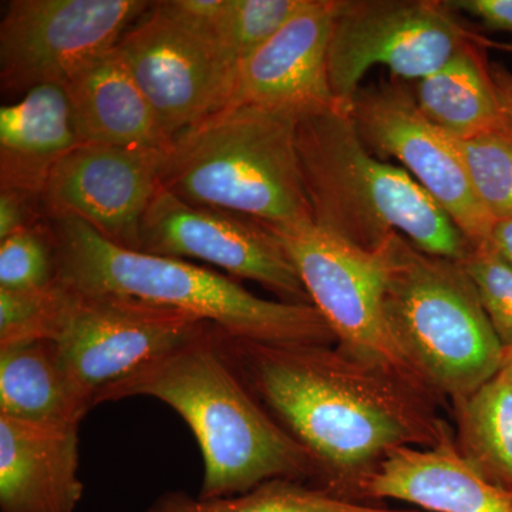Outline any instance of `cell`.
<instances>
[{
	"label": "cell",
	"mask_w": 512,
	"mask_h": 512,
	"mask_svg": "<svg viewBox=\"0 0 512 512\" xmlns=\"http://www.w3.org/2000/svg\"><path fill=\"white\" fill-rule=\"evenodd\" d=\"M57 279L56 248L49 220L0 241V289L33 291Z\"/></svg>",
	"instance_id": "4316f807"
},
{
	"label": "cell",
	"mask_w": 512,
	"mask_h": 512,
	"mask_svg": "<svg viewBox=\"0 0 512 512\" xmlns=\"http://www.w3.org/2000/svg\"><path fill=\"white\" fill-rule=\"evenodd\" d=\"M383 508L346 500L316 485L279 478L248 493L211 500L184 491H167L141 512H377Z\"/></svg>",
	"instance_id": "603a6c76"
},
{
	"label": "cell",
	"mask_w": 512,
	"mask_h": 512,
	"mask_svg": "<svg viewBox=\"0 0 512 512\" xmlns=\"http://www.w3.org/2000/svg\"><path fill=\"white\" fill-rule=\"evenodd\" d=\"M114 49L171 140L224 106L232 72L220 50L154 3Z\"/></svg>",
	"instance_id": "4fadbf2b"
},
{
	"label": "cell",
	"mask_w": 512,
	"mask_h": 512,
	"mask_svg": "<svg viewBox=\"0 0 512 512\" xmlns=\"http://www.w3.org/2000/svg\"><path fill=\"white\" fill-rule=\"evenodd\" d=\"M138 251L184 261L200 259L264 286L282 302L312 305L284 247L265 225L192 205L161 184L141 221Z\"/></svg>",
	"instance_id": "8fae6325"
},
{
	"label": "cell",
	"mask_w": 512,
	"mask_h": 512,
	"mask_svg": "<svg viewBox=\"0 0 512 512\" xmlns=\"http://www.w3.org/2000/svg\"><path fill=\"white\" fill-rule=\"evenodd\" d=\"M153 397L190 427L204 461L198 497H234L272 480L315 485L312 458L266 412L220 348L215 326L104 387L94 407Z\"/></svg>",
	"instance_id": "7a4b0ae2"
},
{
	"label": "cell",
	"mask_w": 512,
	"mask_h": 512,
	"mask_svg": "<svg viewBox=\"0 0 512 512\" xmlns=\"http://www.w3.org/2000/svg\"><path fill=\"white\" fill-rule=\"evenodd\" d=\"M43 220L47 217L39 197L0 188V241Z\"/></svg>",
	"instance_id": "f546056e"
},
{
	"label": "cell",
	"mask_w": 512,
	"mask_h": 512,
	"mask_svg": "<svg viewBox=\"0 0 512 512\" xmlns=\"http://www.w3.org/2000/svg\"><path fill=\"white\" fill-rule=\"evenodd\" d=\"M77 291L56 279L33 291L0 289V348L57 339L70 318Z\"/></svg>",
	"instance_id": "cb8c5ba5"
},
{
	"label": "cell",
	"mask_w": 512,
	"mask_h": 512,
	"mask_svg": "<svg viewBox=\"0 0 512 512\" xmlns=\"http://www.w3.org/2000/svg\"><path fill=\"white\" fill-rule=\"evenodd\" d=\"M205 323L177 309L128 296L77 291L56 343L70 375L94 403L104 387L183 345Z\"/></svg>",
	"instance_id": "7c38bea8"
},
{
	"label": "cell",
	"mask_w": 512,
	"mask_h": 512,
	"mask_svg": "<svg viewBox=\"0 0 512 512\" xmlns=\"http://www.w3.org/2000/svg\"><path fill=\"white\" fill-rule=\"evenodd\" d=\"M215 335L245 386L312 458L316 487L338 497L365 503L363 485L393 451L454 436L436 397L336 345H269L218 326Z\"/></svg>",
	"instance_id": "6da1fadb"
},
{
	"label": "cell",
	"mask_w": 512,
	"mask_h": 512,
	"mask_svg": "<svg viewBox=\"0 0 512 512\" xmlns=\"http://www.w3.org/2000/svg\"><path fill=\"white\" fill-rule=\"evenodd\" d=\"M448 9L471 16L484 28L512 35V0H446Z\"/></svg>",
	"instance_id": "4dcf8cb0"
},
{
	"label": "cell",
	"mask_w": 512,
	"mask_h": 512,
	"mask_svg": "<svg viewBox=\"0 0 512 512\" xmlns=\"http://www.w3.org/2000/svg\"><path fill=\"white\" fill-rule=\"evenodd\" d=\"M93 407L53 340L0 348V416L79 429Z\"/></svg>",
	"instance_id": "ffe728a7"
},
{
	"label": "cell",
	"mask_w": 512,
	"mask_h": 512,
	"mask_svg": "<svg viewBox=\"0 0 512 512\" xmlns=\"http://www.w3.org/2000/svg\"><path fill=\"white\" fill-rule=\"evenodd\" d=\"M80 144L164 151L165 134L116 49L83 66L64 84Z\"/></svg>",
	"instance_id": "ac0fdd59"
},
{
	"label": "cell",
	"mask_w": 512,
	"mask_h": 512,
	"mask_svg": "<svg viewBox=\"0 0 512 512\" xmlns=\"http://www.w3.org/2000/svg\"><path fill=\"white\" fill-rule=\"evenodd\" d=\"M490 241L494 248L512 264V220L495 222Z\"/></svg>",
	"instance_id": "d6a6232c"
},
{
	"label": "cell",
	"mask_w": 512,
	"mask_h": 512,
	"mask_svg": "<svg viewBox=\"0 0 512 512\" xmlns=\"http://www.w3.org/2000/svg\"><path fill=\"white\" fill-rule=\"evenodd\" d=\"M490 72L501 107L512 121V72L500 63H490Z\"/></svg>",
	"instance_id": "1f68e13d"
},
{
	"label": "cell",
	"mask_w": 512,
	"mask_h": 512,
	"mask_svg": "<svg viewBox=\"0 0 512 512\" xmlns=\"http://www.w3.org/2000/svg\"><path fill=\"white\" fill-rule=\"evenodd\" d=\"M266 228L284 247L312 305L335 333L336 346L353 359L431 394L387 330L377 252L353 247L315 224Z\"/></svg>",
	"instance_id": "ba28073f"
},
{
	"label": "cell",
	"mask_w": 512,
	"mask_h": 512,
	"mask_svg": "<svg viewBox=\"0 0 512 512\" xmlns=\"http://www.w3.org/2000/svg\"><path fill=\"white\" fill-rule=\"evenodd\" d=\"M79 463V429L0 416V512L76 511Z\"/></svg>",
	"instance_id": "2e32d148"
},
{
	"label": "cell",
	"mask_w": 512,
	"mask_h": 512,
	"mask_svg": "<svg viewBox=\"0 0 512 512\" xmlns=\"http://www.w3.org/2000/svg\"><path fill=\"white\" fill-rule=\"evenodd\" d=\"M79 144L64 86L29 90L0 107V188L42 200L53 168Z\"/></svg>",
	"instance_id": "d6986e66"
},
{
	"label": "cell",
	"mask_w": 512,
	"mask_h": 512,
	"mask_svg": "<svg viewBox=\"0 0 512 512\" xmlns=\"http://www.w3.org/2000/svg\"><path fill=\"white\" fill-rule=\"evenodd\" d=\"M305 0H228L218 49L231 72L265 45Z\"/></svg>",
	"instance_id": "484cf974"
},
{
	"label": "cell",
	"mask_w": 512,
	"mask_h": 512,
	"mask_svg": "<svg viewBox=\"0 0 512 512\" xmlns=\"http://www.w3.org/2000/svg\"><path fill=\"white\" fill-rule=\"evenodd\" d=\"M338 8L339 0H305L232 72L222 107L259 106L306 114L340 106L329 79L330 37Z\"/></svg>",
	"instance_id": "9a60e30c"
},
{
	"label": "cell",
	"mask_w": 512,
	"mask_h": 512,
	"mask_svg": "<svg viewBox=\"0 0 512 512\" xmlns=\"http://www.w3.org/2000/svg\"><path fill=\"white\" fill-rule=\"evenodd\" d=\"M57 279L84 293H111L177 309L239 339L269 345L338 343L329 323L309 303L268 301L228 276L119 247L76 218L49 220Z\"/></svg>",
	"instance_id": "3957f363"
},
{
	"label": "cell",
	"mask_w": 512,
	"mask_h": 512,
	"mask_svg": "<svg viewBox=\"0 0 512 512\" xmlns=\"http://www.w3.org/2000/svg\"><path fill=\"white\" fill-rule=\"evenodd\" d=\"M500 373L512 387V349L504 350L503 366H501Z\"/></svg>",
	"instance_id": "e575fe53"
},
{
	"label": "cell",
	"mask_w": 512,
	"mask_h": 512,
	"mask_svg": "<svg viewBox=\"0 0 512 512\" xmlns=\"http://www.w3.org/2000/svg\"><path fill=\"white\" fill-rule=\"evenodd\" d=\"M453 143L490 217L494 222L512 220V121L490 133Z\"/></svg>",
	"instance_id": "d4e9b609"
},
{
	"label": "cell",
	"mask_w": 512,
	"mask_h": 512,
	"mask_svg": "<svg viewBox=\"0 0 512 512\" xmlns=\"http://www.w3.org/2000/svg\"><path fill=\"white\" fill-rule=\"evenodd\" d=\"M377 512H417V511H407V510H394V508L384 507L383 510Z\"/></svg>",
	"instance_id": "d590c367"
},
{
	"label": "cell",
	"mask_w": 512,
	"mask_h": 512,
	"mask_svg": "<svg viewBox=\"0 0 512 512\" xmlns=\"http://www.w3.org/2000/svg\"><path fill=\"white\" fill-rule=\"evenodd\" d=\"M478 43L484 47V49H497L501 50V52L511 53L512 55V42H494V40L485 39L484 36H478Z\"/></svg>",
	"instance_id": "836d02e7"
},
{
	"label": "cell",
	"mask_w": 512,
	"mask_h": 512,
	"mask_svg": "<svg viewBox=\"0 0 512 512\" xmlns=\"http://www.w3.org/2000/svg\"><path fill=\"white\" fill-rule=\"evenodd\" d=\"M154 5L168 18L210 40L218 49L228 0H165Z\"/></svg>",
	"instance_id": "f1b7e54d"
},
{
	"label": "cell",
	"mask_w": 512,
	"mask_h": 512,
	"mask_svg": "<svg viewBox=\"0 0 512 512\" xmlns=\"http://www.w3.org/2000/svg\"><path fill=\"white\" fill-rule=\"evenodd\" d=\"M476 285L481 305L504 350L512 349V264L491 241L473 245L460 262Z\"/></svg>",
	"instance_id": "83f0119b"
},
{
	"label": "cell",
	"mask_w": 512,
	"mask_h": 512,
	"mask_svg": "<svg viewBox=\"0 0 512 512\" xmlns=\"http://www.w3.org/2000/svg\"><path fill=\"white\" fill-rule=\"evenodd\" d=\"M376 252L384 322L423 386L453 404L493 379L504 349L463 265L426 254L399 234Z\"/></svg>",
	"instance_id": "8992f818"
},
{
	"label": "cell",
	"mask_w": 512,
	"mask_h": 512,
	"mask_svg": "<svg viewBox=\"0 0 512 512\" xmlns=\"http://www.w3.org/2000/svg\"><path fill=\"white\" fill-rule=\"evenodd\" d=\"M296 147L316 227L367 252L396 234L457 262L473 247L412 175L367 150L346 107L303 114Z\"/></svg>",
	"instance_id": "277c9868"
},
{
	"label": "cell",
	"mask_w": 512,
	"mask_h": 512,
	"mask_svg": "<svg viewBox=\"0 0 512 512\" xmlns=\"http://www.w3.org/2000/svg\"><path fill=\"white\" fill-rule=\"evenodd\" d=\"M151 6L144 0H10L0 22L3 94L64 86L113 50Z\"/></svg>",
	"instance_id": "9c48e42d"
},
{
	"label": "cell",
	"mask_w": 512,
	"mask_h": 512,
	"mask_svg": "<svg viewBox=\"0 0 512 512\" xmlns=\"http://www.w3.org/2000/svg\"><path fill=\"white\" fill-rule=\"evenodd\" d=\"M404 501L431 512H512V497L478 476L454 446L393 451L362 488L365 503Z\"/></svg>",
	"instance_id": "e0dca14e"
},
{
	"label": "cell",
	"mask_w": 512,
	"mask_h": 512,
	"mask_svg": "<svg viewBox=\"0 0 512 512\" xmlns=\"http://www.w3.org/2000/svg\"><path fill=\"white\" fill-rule=\"evenodd\" d=\"M163 151L79 144L57 163L42 195L47 220L76 218L107 241L140 249V225L160 187Z\"/></svg>",
	"instance_id": "5bb4252c"
},
{
	"label": "cell",
	"mask_w": 512,
	"mask_h": 512,
	"mask_svg": "<svg viewBox=\"0 0 512 512\" xmlns=\"http://www.w3.org/2000/svg\"><path fill=\"white\" fill-rule=\"evenodd\" d=\"M485 50L477 33L412 89L421 114L451 140H468L511 123L495 92Z\"/></svg>",
	"instance_id": "44dd1931"
},
{
	"label": "cell",
	"mask_w": 512,
	"mask_h": 512,
	"mask_svg": "<svg viewBox=\"0 0 512 512\" xmlns=\"http://www.w3.org/2000/svg\"><path fill=\"white\" fill-rule=\"evenodd\" d=\"M303 114L228 106L184 128L161 154L160 184L198 207L266 227L313 224L296 130Z\"/></svg>",
	"instance_id": "5b68a950"
},
{
	"label": "cell",
	"mask_w": 512,
	"mask_h": 512,
	"mask_svg": "<svg viewBox=\"0 0 512 512\" xmlns=\"http://www.w3.org/2000/svg\"><path fill=\"white\" fill-rule=\"evenodd\" d=\"M360 140L377 158H396L473 245L490 241L494 220L478 200L453 140L417 107L412 87L390 79L360 87L349 104Z\"/></svg>",
	"instance_id": "30bf717a"
},
{
	"label": "cell",
	"mask_w": 512,
	"mask_h": 512,
	"mask_svg": "<svg viewBox=\"0 0 512 512\" xmlns=\"http://www.w3.org/2000/svg\"><path fill=\"white\" fill-rule=\"evenodd\" d=\"M460 457L512 497V387L500 372L466 399L451 404Z\"/></svg>",
	"instance_id": "7402d4cb"
},
{
	"label": "cell",
	"mask_w": 512,
	"mask_h": 512,
	"mask_svg": "<svg viewBox=\"0 0 512 512\" xmlns=\"http://www.w3.org/2000/svg\"><path fill=\"white\" fill-rule=\"evenodd\" d=\"M476 35L439 0H339L329 46L332 92L349 109L372 67L417 82Z\"/></svg>",
	"instance_id": "52a82bcc"
}]
</instances>
